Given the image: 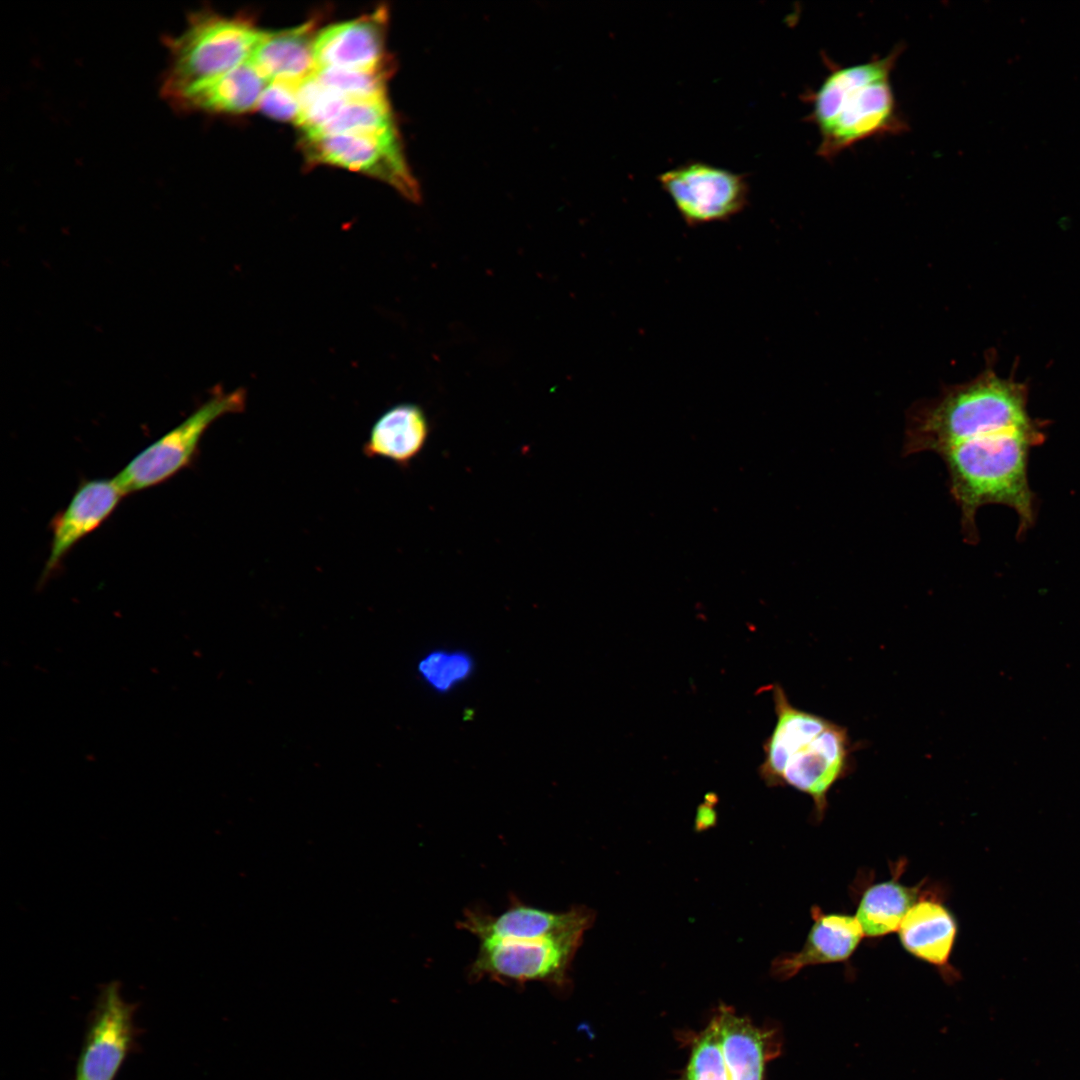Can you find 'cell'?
<instances>
[{"instance_id":"5b68a950","label":"cell","mask_w":1080,"mask_h":1080,"mask_svg":"<svg viewBox=\"0 0 1080 1080\" xmlns=\"http://www.w3.org/2000/svg\"><path fill=\"white\" fill-rule=\"evenodd\" d=\"M261 32L241 17L208 10L192 13L183 32L164 39L169 61L161 95L174 105L189 92L244 63Z\"/></svg>"},{"instance_id":"d4e9b609","label":"cell","mask_w":1080,"mask_h":1080,"mask_svg":"<svg viewBox=\"0 0 1080 1080\" xmlns=\"http://www.w3.org/2000/svg\"><path fill=\"white\" fill-rule=\"evenodd\" d=\"M258 108L273 119L298 124L301 112L298 85L269 82L260 97Z\"/></svg>"},{"instance_id":"8992f818","label":"cell","mask_w":1080,"mask_h":1080,"mask_svg":"<svg viewBox=\"0 0 1080 1080\" xmlns=\"http://www.w3.org/2000/svg\"><path fill=\"white\" fill-rule=\"evenodd\" d=\"M246 392H216L184 421L139 452L115 477L127 494L145 490L169 480L191 466L199 454L201 439L218 418L241 412Z\"/></svg>"},{"instance_id":"ffe728a7","label":"cell","mask_w":1080,"mask_h":1080,"mask_svg":"<svg viewBox=\"0 0 1080 1080\" xmlns=\"http://www.w3.org/2000/svg\"><path fill=\"white\" fill-rule=\"evenodd\" d=\"M268 82L247 60L178 100L180 110L240 114L258 107Z\"/></svg>"},{"instance_id":"9c48e42d","label":"cell","mask_w":1080,"mask_h":1080,"mask_svg":"<svg viewBox=\"0 0 1080 1080\" xmlns=\"http://www.w3.org/2000/svg\"><path fill=\"white\" fill-rule=\"evenodd\" d=\"M305 144L313 161L373 176L410 200L419 198L397 131L323 135L306 138Z\"/></svg>"},{"instance_id":"3957f363","label":"cell","mask_w":1080,"mask_h":1080,"mask_svg":"<svg viewBox=\"0 0 1080 1080\" xmlns=\"http://www.w3.org/2000/svg\"><path fill=\"white\" fill-rule=\"evenodd\" d=\"M902 47L889 55L848 66L830 65L818 88L808 95V120L819 130L817 153L830 159L850 146L906 129L891 86V73Z\"/></svg>"},{"instance_id":"ba28073f","label":"cell","mask_w":1080,"mask_h":1080,"mask_svg":"<svg viewBox=\"0 0 1080 1080\" xmlns=\"http://www.w3.org/2000/svg\"><path fill=\"white\" fill-rule=\"evenodd\" d=\"M583 936L574 933L541 940L480 942L470 976L562 985Z\"/></svg>"},{"instance_id":"7402d4cb","label":"cell","mask_w":1080,"mask_h":1080,"mask_svg":"<svg viewBox=\"0 0 1080 1080\" xmlns=\"http://www.w3.org/2000/svg\"><path fill=\"white\" fill-rule=\"evenodd\" d=\"M387 69L341 70L318 69L317 81L339 96L352 101L386 100L385 82Z\"/></svg>"},{"instance_id":"9a60e30c","label":"cell","mask_w":1080,"mask_h":1080,"mask_svg":"<svg viewBox=\"0 0 1080 1080\" xmlns=\"http://www.w3.org/2000/svg\"><path fill=\"white\" fill-rule=\"evenodd\" d=\"M812 925L802 948L783 953L771 964V974L779 980L794 977L803 968L847 962L865 937L855 916L825 913L811 908Z\"/></svg>"},{"instance_id":"2e32d148","label":"cell","mask_w":1080,"mask_h":1080,"mask_svg":"<svg viewBox=\"0 0 1080 1080\" xmlns=\"http://www.w3.org/2000/svg\"><path fill=\"white\" fill-rule=\"evenodd\" d=\"M714 1016L728 1080H763L766 1064L781 1052L780 1032L776 1028H760L724 1005Z\"/></svg>"},{"instance_id":"4fadbf2b","label":"cell","mask_w":1080,"mask_h":1080,"mask_svg":"<svg viewBox=\"0 0 1080 1080\" xmlns=\"http://www.w3.org/2000/svg\"><path fill=\"white\" fill-rule=\"evenodd\" d=\"M593 921L594 913L585 907L553 912L518 902L496 916L468 912L461 927L478 937L480 942L530 941L584 934Z\"/></svg>"},{"instance_id":"8fae6325","label":"cell","mask_w":1080,"mask_h":1080,"mask_svg":"<svg viewBox=\"0 0 1080 1080\" xmlns=\"http://www.w3.org/2000/svg\"><path fill=\"white\" fill-rule=\"evenodd\" d=\"M124 496L114 478L84 480L79 484L65 508L50 521L52 538L40 576L41 585L60 569L63 560L79 541L112 515Z\"/></svg>"},{"instance_id":"7c38bea8","label":"cell","mask_w":1080,"mask_h":1080,"mask_svg":"<svg viewBox=\"0 0 1080 1080\" xmlns=\"http://www.w3.org/2000/svg\"><path fill=\"white\" fill-rule=\"evenodd\" d=\"M897 932L903 949L936 968L947 984L960 979V972L950 963L958 924L944 903L942 888L927 885Z\"/></svg>"},{"instance_id":"e0dca14e","label":"cell","mask_w":1080,"mask_h":1080,"mask_svg":"<svg viewBox=\"0 0 1080 1080\" xmlns=\"http://www.w3.org/2000/svg\"><path fill=\"white\" fill-rule=\"evenodd\" d=\"M316 36L312 21L286 30L262 31L248 61L268 83L299 85L317 71Z\"/></svg>"},{"instance_id":"44dd1931","label":"cell","mask_w":1080,"mask_h":1080,"mask_svg":"<svg viewBox=\"0 0 1080 1080\" xmlns=\"http://www.w3.org/2000/svg\"><path fill=\"white\" fill-rule=\"evenodd\" d=\"M392 131H396V128L387 100H346L334 118L316 136Z\"/></svg>"},{"instance_id":"5bb4252c","label":"cell","mask_w":1080,"mask_h":1080,"mask_svg":"<svg viewBox=\"0 0 1080 1080\" xmlns=\"http://www.w3.org/2000/svg\"><path fill=\"white\" fill-rule=\"evenodd\" d=\"M386 10L333 24L317 33L314 58L318 69L377 70L385 68Z\"/></svg>"},{"instance_id":"cb8c5ba5","label":"cell","mask_w":1080,"mask_h":1080,"mask_svg":"<svg viewBox=\"0 0 1080 1080\" xmlns=\"http://www.w3.org/2000/svg\"><path fill=\"white\" fill-rule=\"evenodd\" d=\"M473 670L469 655L459 651L438 650L427 654L418 665L425 682L438 692H447L467 679Z\"/></svg>"},{"instance_id":"d6986e66","label":"cell","mask_w":1080,"mask_h":1080,"mask_svg":"<svg viewBox=\"0 0 1080 1080\" xmlns=\"http://www.w3.org/2000/svg\"><path fill=\"white\" fill-rule=\"evenodd\" d=\"M429 432V422L421 407L397 404L373 424L363 451L367 457H381L407 466L423 450Z\"/></svg>"},{"instance_id":"6da1fadb","label":"cell","mask_w":1080,"mask_h":1080,"mask_svg":"<svg viewBox=\"0 0 1080 1080\" xmlns=\"http://www.w3.org/2000/svg\"><path fill=\"white\" fill-rule=\"evenodd\" d=\"M1041 426L1012 429L962 442L942 453L951 495L961 512L963 536L978 541L976 514L988 504L1005 505L1018 515V535L1032 527L1036 497L1027 477L1030 448L1041 444Z\"/></svg>"},{"instance_id":"7a4b0ae2","label":"cell","mask_w":1080,"mask_h":1080,"mask_svg":"<svg viewBox=\"0 0 1080 1080\" xmlns=\"http://www.w3.org/2000/svg\"><path fill=\"white\" fill-rule=\"evenodd\" d=\"M772 690L777 720L763 745L759 775L769 787L790 786L809 795L819 823L828 793L853 769L856 744L846 727L791 704L781 685Z\"/></svg>"},{"instance_id":"ac0fdd59","label":"cell","mask_w":1080,"mask_h":1080,"mask_svg":"<svg viewBox=\"0 0 1080 1080\" xmlns=\"http://www.w3.org/2000/svg\"><path fill=\"white\" fill-rule=\"evenodd\" d=\"M906 865L905 858L890 864L891 879L872 882L858 894L855 918L865 937L878 939L897 932L906 913L925 891L926 879L914 886L901 882Z\"/></svg>"},{"instance_id":"277c9868","label":"cell","mask_w":1080,"mask_h":1080,"mask_svg":"<svg viewBox=\"0 0 1080 1080\" xmlns=\"http://www.w3.org/2000/svg\"><path fill=\"white\" fill-rule=\"evenodd\" d=\"M1027 412L1023 384L989 371L912 409L905 429L904 455L950 448L989 434L1040 427Z\"/></svg>"},{"instance_id":"52a82bcc","label":"cell","mask_w":1080,"mask_h":1080,"mask_svg":"<svg viewBox=\"0 0 1080 1080\" xmlns=\"http://www.w3.org/2000/svg\"><path fill=\"white\" fill-rule=\"evenodd\" d=\"M658 181L689 226L727 221L742 212L749 199L744 175L704 162L665 171Z\"/></svg>"},{"instance_id":"603a6c76","label":"cell","mask_w":1080,"mask_h":1080,"mask_svg":"<svg viewBox=\"0 0 1080 1080\" xmlns=\"http://www.w3.org/2000/svg\"><path fill=\"white\" fill-rule=\"evenodd\" d=\"M680 1080H728L715 1016L707 1027L692 1039L688 1062Z\"/></svg>"},{"instance_id":"30bf717a","label":"cell","mask_w":1080,"mask_h":1080,"mask_svg":"<svg viewBox=\"0 0 1080 1080\" xmlns=\"http://www.w3.org/2000/svg\"><path fill=\"white\" fill-rule=\"evenodd\" d=\"M137 1004L126 1002L121 983L101 986L79 1055L76 1080H114L135 1044Z\"/></svg>"}]
</instances>
